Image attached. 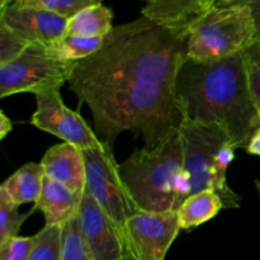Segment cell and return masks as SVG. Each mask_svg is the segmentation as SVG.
Instances as JSON below:
<instances>
[{"label": "cell", "mask_w": 260, "mask_h": 260, "mask_svg": "<svg viewBox=\"0 0 260 260\" xmlns=\"http://www.w3.org/2000/svg\"><path fill=\"white\" fill-rule=\"evenodd\" d=\"M189 27H172L141 17L113 27L94 55L79 61L69 88L147 81L174 89L187 58Z\"/></svg>", "instance_id": "1"}, {"label": "cell", "mask_w": 260, "mask_h": 260, "mask_svg": "<svg viewBox=\"0 0 260 260\" xmlns=\"http://www.w3.org/2000/svg\"><path fill=\"white\" fill-rule=\"evenodd\" d=\"M184 121L220 124L236 149L245 147L260 127L251 99L243 52L218 61L185 58L174 84Z\"/></svg>", "instance_id": "2"}, {"label": "cell", "mask_w": 260, "mask_h": 260, "mask_svg": "<svg viewBox=\"0 0 260 260\" xmlns=\"http://www.w3.org/2000/svg\"><path fill=\"white\" fill-rule=\"evenodd\" d=\"M71 91L79 106L89 107L98 139L111 149L121 132L129 131L144 139L145 149L155 150L177 136L184 121L173 88L159 84L128 81Z\"/></svg>", "instance_id": "3"}, {"label": "cell", "mask_w": 260, "mask_h": 260, "mask_svg": "<svg viewBox=\"0 0 260 260\" xmlns=\"http://www.w3.org/2000/svg\"><path fill=\"white\" fill-rule=\"evenodd\" d=\"M182 170L180 132L155 150L136 149L119 164V174L129 196L140 210L147 212L174 211L175 187Z\"/></svg>", "instance_id": "4"}, {"label": "cell", "mask_w": 260, "mask_h": 260, "mask_svg": "<svg viewBox=\"0 0 260 260\" xmlns=\"http://www.w3.org/2000/svg\"><path fill=\"white\" fill-rule=\"evenodd\" d=\"M256 40V25L246 4L212 7L189 24L187 57L218 61L241 53Z\"/></svg>", "instance_id": "5"}, {"label": "cell", "mask_w": 260, "mask_h": 260, "mask_svg": "<svg viewBox=\"0 0 260 260\" xmlns=\"http://www.w3.org/2000/svg\"><path fill=\"white\" fill-rule=\"evenodd\" d=\"M76 63L53 56L47 46L29 45L17 58L0 65V98L61 89L69 83Z\"/></svg>", "instance_id": "6"}, {"label": "cell", "mask_w": 260, "mask_h": 260, "mask_svg": "<svg viewBox=\"0 0 260 260\" xmlns=\"http://www.w3.org/2000/svg\"><path fill=\"white\" fill-rule=\"evenodd\" d=\"M83 155L86 189L102 210L124 230L127 221L141 210L131 198L122 180L113 149L102 142L96 149L84 150Z\"/></svg>", "instance_id": "7"}, {"label": "cell", "mask_w": 260, "mask_h": 260, "mask_svg": "<svg viewBox=\"0 0 260 260\" xmlns=\"http://www.w3.org/2000/svg\"><path fill=\"white\" fill-rule=\"evenodd\" d=\"M183 142V173L190 185V196L212 189L217 193L216 156L223 144L231 141L220 124L183 121L180 128Z\"/></svg>", "instance_id": "8"}, {"label": "cell", "mask_w": 260, "mask_h": 260, "mask_svg": "<svg viewBox=\"0 0 260 260\" xmlns=\"http://www.w3.org/2000/svg\"><path fill=\"white\" fill-rule=\"evenodd\" d=\"M36 101L37 109L30 119L33 126L74 145L81 151L101 146L102 141L83 117L63 103L60 89L37 94Z\"/></svg>", "instance_id": "9"}, {"label": "cell", "mask_w": 260, "mask_h": 260, "mask_svg": "<svg viewBox=\"0 0 260 260\" xmlns=\"http://www.w3.org/2000/svg\"><path fill=\"white\" fill-rule=\"evenodd\" d=\"M79 221L93 260H135L124 230L95 202L85 188L79 207Z\"/></svg>", "instance_id": "10"}, {"label": "cell", "mask_w": 260, "mask_h": 260, "mask_svg": "<svg viewBox=\"0 0 260 260\" xmlns=\"http://www.w3.org/2000/svg\"><path fill=\"white\" fill-rule=\"evenodd\" d=\"M180 230L174 211H140L127 221L124 233L135 260H165Z\"/></svg>", "instance_id": "11"}, {"label": "cell", "mask_w": 260, "mask_h": 260, "mask_svg": "<svg viewBox=\"0 0 260 260\" xmlns=\"http://www.w3.org/2000/svg\"><path fill=\"white\" fill-rule=\"evenodd\" d=\"M0 24L29 45L50 46L66 35L68 19L33 7L10 4L0 9Z\"/></svg>", "instance_id": "12"}, {"label": "cell", "mask_w": 260, "mask_h": 260, "mask_svg": "<svg viewBox=\"0 0 260 260\" xmlns=\"http://www.w3.org/2000/svg\"><path fill=\"white\" fill-rule=\"evenodd\" d=\"M45 177L83 194L86 188V170L83 151L74 145L61 142L50 147L41 160Z\"/></svg>", "instance_id": "13"}, {"label": "cell", "mask_w": 260, "mask_h": 260, "mask_svg": "<svg viewBox=\"0 0 260 260\" xmlns=\"http://www.w3.org/2000/svg\"><path fill=\"white\" fill-rule=\"evenodd\" d=\"M81 197L83 194L73 192L66 185L45 177L42 192L35 207L45 215V225L63 226L78 213Z\"/></svg>", "instance_id": "14"}, {"label": "cell", "mask_w": 260, "mask_h": 260, "mask_svg": "<svg viewBox=\"0 0 260 260\" xmlns=\"http://www.w3.org/2000/svg\"><path fill=\"white\" fill-rule=\"evenodd\" d=\"M142 17L172 27H189L210 9L208 0H141Z\"/></svg>", "instance_id": "15"}, {"label": "cell", "mask_w": 260, "mask_h": 260, "mask_svg": "<svg viewBox=\"0 0 260 260\" xmlns=\"http://www.w3.org/2000/svg\"><path fill=\"white\" fill-rule=\"evenodd\" d=\"M45 173L41 162H28L20 167L2 184V189L8 193L17 206L35 203L42 192Z\"/></svg>", "instance_id": "16"}, {"label": "cell", "mask_w": 260, "mask_h": 260, "mask_svg": "<svg viewBox=\"0 0 260 260\" xmlns=\"http://www.w3.org/2000/svg\"><path fill=\"white\" fill-rule=\"evenodd\" d=\"M225 208L222 198L212 189H206L188 197L177 211L182 230H190L212 220Z\"/></svg>", "instance_id": "17"}, {"label": "cell", "mask_w": 260, "mask_h": 260, "mask_svg": "<svg viewBox=\"0 0 260 260\" xmlns=\"http://www.w3.org/2000/svg\"><path fill=\"white\" fill-rule=\"evenodd\" d=\"M113 12L102 3L84 8L68 19L66 35L106 37L113 29Z\"/></svg>", "instance_id": "18"}, {"label": "cell", "mask_w": 260, "mask_h": 260, "mask_svg": "<svg viewBox=\"0 0 260 260\" xmlns=\"http://www.w3.org/2000/svg\"><path fill=\"white\" fill-rule=\"evenodd\" d=\"M106 37H81V36L65 35L47 46L48 51L63 61H79L94 55L102 47Z\"/></svg>", "instance_id": "19"}, {"label": "cell", "mask_w": 260, "mask_h": 260, "mask_svg": "<svg viewBox=\"0 0 260 260\" xmlns=\"http://www.w3.org/2000/svg\"><path fill=\"white\" fill-rule=\"evenodd\" d=\"M18 208L19 206L15 205L12 198L8 196V193L0 188V244L10 238L19 236L18 234H19L23 223L37 210L36 207H33L28 212L22 213L19 212Z\"/></svg>", "instance_id": "20"}, {"label": "cell", "mask_w": 260, "mask_h": 260, "mask_svg": "<svg viewBox=\"0 0 260 260\" xmlns=\"http://www.w3.org/2000/svg\"><path fill=\"white\" fill-rule=\"evenodd\" d=\"M61 260H93L81 233L79 213L62 226Z\"/></svg>", "instance_id": "21"}, {"label": "cell", "mask_w": 260, "mask_h": 260, "mask_svg": "<svg viewBox=\"0 0 260 260\" xmlns=\"http://www.w3.org/2000/svg\"><path fill=\"white\" fill-rule=\"evenodd\" d=\"M38 235L37 246L28 260H61L62 226L45 225Z\"/></svg>", "instance_id": "22"}, {"label": "cell", "mask_w": 260, "mask_h": 260, "mask_svg": "<svg viewBox=\"0 0 260 260\" xmlns=\"http://www.w3.org/2000/svg\"><path fill=\"white\" fill-rule=\"evenodd\" d=\"M95 3H98V0H15L14 4L47 10L69 19L84 8Z\"/></svg>", "instance_id": "23"}, {"label": "cell", "mask_w": 260, "mask_h": 260, "mask_svg": "<svg viewBox=\"0 0 260 260\" xmlns=\"http://www.w3.org/2000/svg\"><path fill=\"white\" fill-rule=\"evenodd\" d=\"M243 62L249 91L256 108H260V40H255L243 51Z\"/></svg>", "instance_id": "24"}, {"label": "cell", "mask_w": 260, "mask_h": 260, "mask_svg": "<svg viewBox=\"0 0 260 260\" xmlns=\"http://www.w3.org/2000/svg\"><path fill=\"white\" fill-rule=\"evenodd\" d=\"M40 235L15 236L0 244V260H28L37 246Z\"/></svg>", "instance_id": "25"}, {"label": "cell", "mask_w": 260, "mask_h": 260, "mask_svg": "<svg viewBox=\"0 0 260 260\" xmlns=\"http://www.w3.org/2000/svg\"><path fill=\"white\" fill-rule=\"evenodd\" d=\"M29 43L0 24V65L10 62L24 52Z\"/></svg>", "instance_id": "26"}, {"label": "cell", "mask_w": 260, "mask_h": 260, "mask_svg": "<svg viewBox=\"0 0 260 260\" xmlns=\"http://www.w3.org/2000/svg\"><path fill=\"white\" fill-rule=\"evenodd\" d=\"M245 4L250 8L256 25V40H260V0H248Z\"/></svg>", "instance_id": "27"}, {"label": "cell", "mask_w": 260, "mask_h": 260, "mask_svg": "<svg viewBox=\"0 0 260 260\" xmlns=\"http://www.w3.org/2000/svg\"><path fill=\"white\" fill-rule=\"evenodd\" d=\"M246 151L250 155H256L260 156V127L254 132V135L251 136L250 141L246 145Z\"/></svg>", "instance_id": "28"}, {"label": "cell", "mask_w": 260, "mask_h": 260, "mask_svg": "<svg viewBox=\"0 0 260 260\" xmlns=\"http://www.w3.org/2000/svg\"><path fill=\"white\" fill-rule=\"evenodd\" d=\"M12 121L8 118L4 111H0V140H4L8 134L12 131Z\"/></svg>", "instance_id": "29"}, {"label": "cell", "mask_w": 260, "mask_h": 260, "mask_svg": "<svg viewBox=\"0 0 260 260\" xmlns=\"http://www.w3.org/2000/svg\"><path fill=\"white\" fill-rule=\"evenodd\" d=\"M210 2V8H226V7H234V5L245 4L248 0H208Z\"/></svg>", "instance_id": "30"}, {"label": "cell", "mask_w": 260, "mask_h": 260, "mask_svg": "<svg viewBox=\"0 0 260 260\" xmlns=\"http://www.w3.org/2000/svg\"><path fill=\"white\" fill-rule=\"evenodd\" d=\"M15 0H0V9H4L8 5H10L12 3H14Z\"/></svg>", "instance_id": "31"}, {"label": "cell", "mask_w": 260, "mask_h": 260, "mask_svg": "<svg viewBox=\"0 0 260 260\" xmlns=\"http://www.w3.org/2000/svg\"><path fill=\"white\" fill-rule=\"evenodd\" d=\"M255 185H256V189H258V192H259V194H260V182H256Z\"/></svg>", "instance_id": "32"}, {"label": "cell", "mask_w": 260, "mask_h": 260, "mask_svg": "<svg viewBox=\"0 0 260 260\" xmlns=\"http://www.w3.org/2000/svg\"><path fill=\"white\" fill-rule=\"evenodd\" d=\"M258 117H259V123H260V108L258 109Z\"/></svg>", "instance_id": "33"}, {"label": "cell", "mask_w": 260, "mask_h": 260, "mask_svg": "<svg viewBox=\"0 0 260 260\" xmlns=\"http://www.w3.org/2000/svg\"><path fill=\"white\" fill-rule=\"evenodd\" d=\"M102 2H103V0H98V3H102Z\"/></svg>", "instance_id": "34"}]
</instances>
